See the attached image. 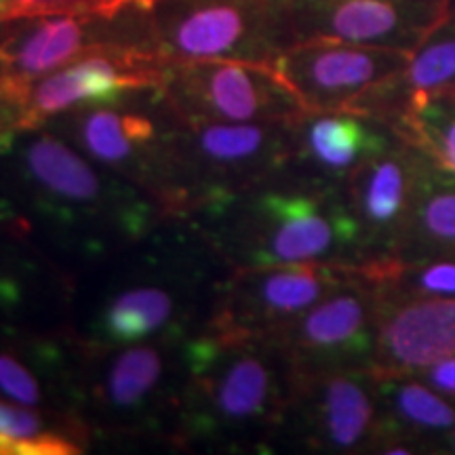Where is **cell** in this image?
Segmentation results:
<instances>
[{
  "instance_id": "f1b7e54d",
  "label": "cell",
  "mask_w": 455,
  "mask_h": 455,
  "mask_svg": "<svg viewBox=\"0 0 455 455\" xmlns=\"http://www.w3.org/2000/svg\"><path fill=\"white\" fill-rule=\"evenodd\" d=\"M4 30H7V21H0V41H3Z\"/></svg>"
},
{
  "instance_id": "d6986e66",
  "label": "cell",
  "mask_w": 455,
  "mask_h": 455,
  "mask_svg": "<svg viewBox=\"0 0 455 455\" xmlns=\"http://www.w3.org/2000/svg\"><path fill=\"white\" fill-rule=\"evenodd\" d=\"M455 89V7L449 15L411 51L409 64L396 76L367 91L352 112L367 114L390 124L403 106L415 95L439 93Z\"/></svg>"
},
{
  "instance_id": "484cf974",
  "label": "cell",
  "mask_w": 455,
  "mask_h": 455,
  "mask_svg": "<svg viewBox=\"0 0 455 455\" xmlns=\"http://www.w3.org/2000/svg\"><path fill=\"white\" fill-rule=\"evenodd\" d=\"M15 0H0V21H9L13 13Z\"/></svg>"
},
{
  "instance_id": "cb8c5ba5",
  "label": "cell",
  "mask_w": 455,
  "mask_h": 455,
  "mask_svg": "<svg viewBox=\"0 0 455 455\" xmlns=\"http://www.w3.org/2000/svg\"><path fill=\"white\" fill-rule=\"evenodd\" d=\"M0 395L28 407H41L49 398L41 375L13 352H0Z\"/></svg>"
},
{
  "instance_id": "e0dca14e",
  "label": "cell",
  "mask_w": 455,
  "mask_h": 455,
  "mask_svg": "<svg viewBox=\"0 0 455 455\" xmlns=\"http://www.w3.org/2000/svg\"><path fill=\"white\" fill-rule=\"evenodd\" d=\"M293 163L308 178L341 186L371 158L384 155L401 138L384 121L352 110L304 112L293 123Z\"/></svg>"
},
{
  "instance_id": "ac0fdd59",
  "label": "cell",
  "mask_w": 455,
  "mask_h": 455,
  "mask_svg": "<svg viewBox=\"0 0 455 455\" xmlns=\"http://www.w3.org/2000/svg\"><path fill=\"white\" fill-rule=\"evenodd\" d=\"M378 403L382 435L378 453L449 451L455 430V403L418 375L378 378Z\"/></svg>"
},
{
  "instance_id": "5bb4252c",
  "label": "cell",
  "mask_w": 455,
  "mask_h": 455,
  "mask_svg": "<svg viewBox=\"0 0 455 455\" xmlns=\"http://www.w3.org/2000/svg\"><path fill=\"white\" fill-rule=\"evenodd\" d=\"M426 156L407 141L361 164L341 184L361 232L365 261L390 258L418 190Z\"/></svg>"
},
{
  "instance_id": "7a4b0ae2",
  "label": "cell",
  "mask_w": 455,
  "mask_h": 455,
  "mask_svg": "<svg viewBox=\"0 0 455 455\" xmlns=\"http://www.w3.org/2000/svg\"><path fill=\"white\" fill-rule=\"evenodd\" d=\"M178 413L201 439L258 435L284 424L298 373L272 335L212 329L181 344Z\"/></svg>"
},
{
  "instance_id": "603a6c76",
  "label": "cell",
  "mask_w": 455,
  "mask_h": 455,
  "mask_svg": "<svg viewBox=\"0 0 455 455\" xmlns=\"http://www.w3.org/2000/svg\"><path fill=\"white\" fill-rule=\"evenodd\" d=\"M390 127L436 169L455 178V89L415 95Z\"/></svg>"
},
{
  "instance_id": "ba28073f",
  "label": "cell",
  "mask_w": 455,
  "mask_h": 455,
  "mask_svg": "<svg viewBox=\"0 0 455 455\" xmlns=\"http://www.w3.org/2000/svg\"><path fill=\"white\" fill-rule=\"evenodd\" d=\"M361 264H283L236 268L213 329L270 335L358 276Z\"/></svg>"
},
{
  "instance_id": "52a82bcc",
  "label": "cell",
  "mask_w": 455,
  "mask_h": 455,
  "mask_svg": "<svg viewBox=\"0 0 455 455\" xmlns=\"http://www.w3.org/2000/svg\"><path fill=\"white\" fill-rule=\"evenodd\" d=\"M378 310L379 291L361 266L356 278L270 335L291 358L298 375L371 369Z\"/></svg>"
},
{
  "instance_id": "f546056e",
  "label": "cell",
  "mask_w": 455,
  "mask_h": 455,
  "mask_svg": "<svg viewBox=\"0 0 455 455\" xmlns=\"http://www.w3.org/2000/svg\"><path fill=\"white\" fill-rule=\"evenodd\" d=\"M449 7H455V0H449Z\"/></svg>"
},
{
  "instance_id": "44dd1931",
  "label": "cell",
  "mask_w": 455,
  "mask_h": 455,
  "mask_svg": "<svg viewBox=\"0 0 455 455\" xmlns=\"http://www.w3.org/2000/svg\"><path fill=\"white\" fill-rule=\"evenodd\" d=\"M180 335V298L156 283L131 284L108 299L95 321V350Z\"/></svg>"
},
{
  "instance_id": "2e32d148",
  "label": "cell",
  "mask_w": 455,
  "mask_h": 455,
  "mask_svg": "<svg viewBox=\"0 0 455 455\" xmlns=\"http://www.w3.org/2000/svg\"><path fill=\"white\" fill-rule=\"evenodd\" d=\"M455 355V298L379 293L378 344L369 371L411 375Z\"/></svg>"
},
{
  "instance_id": "277c9868",
  "label": "cell",
  "mask_w": 455,
  "mask_h": 455,
  "mask_svg": "<svg viewBox=\"0 0 455 455\" xmlns=\"http://www.w3.org/2000/svg\"><path fill=\"white\" fill-rule=\"evenodd\" d=\"M295 43L283 0H152L148 51L163 61L272 64Z\"/></svg>"
},
{
  "instance_id": "ffe728a7",
  "label": "cell",
  "mask_w": 455,
  "mask_h": 455,
  "mask_svg": "<svg viewBox=\"0 0 455 455\" xmlns=\"http://www.w3.org/2000/svg\"><path fill=\"white\" fill-rule=\"evenodd\" d=\"M180 335H164L141 344L112 348L100 379H95V405L114 418H144L152 403L163 401L167 375V346Z\"/></svg>"
},
{
  "instance_id": "9c48e42d",
  "label": "cell",
  "mask_w": 455,
  "mask_h": 455,
  "mask_svg": "<svg viewBox=\"0 0 455 455\" xmlns=\"http://www.w3.org/2000/svg\"><path fill=\"white\" fill-rule=\"evenodd\" d=\"M409 57L401 49L310 38L284 49L272 68L306 112L350 110L367 91L405 70Z\"/></svg>"
},
{
  "instance_id": "30bf717a",
  "label": "cell",
  "mask_w": 455,
  "mask_h": 455,
  "mask_svg": "<svg viewBox=\"0 0 455 455\" xmlns=\"http://www.w3.org/2000/svg\"><path fill=\"white\" fill-rule=\"evenodd\" d=\"M164 61L140 49H95L24 87L20 129L91 106H116L144 89H158Z\"/></svg>"
},
{
  "instance_id": "4fadbf2b",
  "label": "cell",
  "mask_w": 455,
  "mask_h": 455,
  "mask_svg": "<svg viewBox=\"0 0 455 455\" xmlns=\"http://www.w3.org/2000/svg\"><path fill=\"white\" fill-rule=\"evenodd\" d=\"M295 43L329 38L411 53L449 15V0H283Z\"/></svg>"
},
{
  "instance_id": "8992f818",
  "label": "cell",
  "mask_w": 455,
  "mask_h": 455,
  "mask_svg": "<svg viewBox=\"0 0 455 455\" xmlns=\"http://www.w3.org/2000/svg\"><path fill=\"white\" fill-rule=\"evenodd\" d=\"M181 123H293L306 112L272 64L164 61L158 84Z\"/></svg>"
},
{
  "instance_id": "5b68a950",
  "label": "cell",
  "mask_w": 455,
  "mask_h": 455,
  "mask_svg": "<svg viewBox=\"0 0 455 455\" xmlns=\"http://www.w3.org/2000/svg\"><path fill=\"white\" fill-rule=\"evenodd\" d=\"M20 171L43 212L68 228H112L129 238L146 230L152 207L123 181L108 180L55 133H36L21 146Z\"/></svg>"
},
{
  "instance_id": "8fae6325",
  "label": "cell",
  "mask_w": 455,
  "mask_h": 455,
  "mask_svg": "<svg viewBox=\"0 0 455 455\" xmlns=\"http://www.w3.org/2000/svg\"><path fill=\"white\" fill-rule=\"evenodd\" d=\"M135 9L141 7L116 15L41 13L9 20L0 41V78L28 84L95 49L148 51L144 38L123 30Z\"/></svg>"
},
{
  "instance_id": "7402d4cb",
  "label": "cell",
  "mask_w": 455,
  "mask_h": 455,
  "mask_svg": "<svg viewBox=\"0 0 455 455\" xmlns=\"http://www.w3.org/2000/svg\"><path fill=\"white\" fill-rule=\"evenodd\" d=\"M451 255H455V178L426 158L411 212L390 258L411 261Z\"/></svg>"
},
{
  "instance_id": "4316f807",
  "label": "cell",
  "mask_w": 455,
  "mask_h": 455,
  "mask_svg": "<svg viewBox=\"0 0 455 455\" xmlns=\"http://www.w3.org/2000/svg\"><path fill=\"white\" fill-rule=\"evenodd\" d=\"M129 4H133V7H141V9H148L152 4V0H127Z\"/></svg>"
},
{
  "instance_id": "d4e9b609",
  "label": "cell",
  "mask_w": 455,
  "mask_h": 455,
  "mask_svg": "<svg viewBox=\"0 0 455 455\" xmlns=\"http://www.w3.org/2000/svg\"><path fill=\"white\" fill-rule=\"evenodd\" d=\"M21 124V95L15 84L0 78V133H9L11 127Z\"/></svg>"
},
{
  "instance_id": "3957f363",
  "label": "cell",
  "mask_w": 455,
  "mask_h": 455,
  "mask_svg": "<svg viewBox=\"0 0 455 455\" xmlns=\"http://www.w3.org/2000/svg\"><path fill=\"white\" fill-rule=\"evenodd\" d=\"M293 123H181L164 135V209H207L281 175Z\"/></svg>"
},
{
  "instance_id": "83f0119b",
  "label": "cell",
  "mask_w": 455,
  "mask_h": 455,
  "mask_svg": "<svg viewBox=\"0 0 455 455\" xmlns=\"http://www.w3.org/2000/svg\"><path fill=\"white\" fill-rule=\"evenodd\" d=\"M449 453H455V430L451 435V443H449Z\"/></svg>"
},
{
  "instance_id": "6da1fadb",
  "label": "cell",
  "mask_w": 455,
  "mask_h": 455,
  "mask_svg": "<svg viewBox=\"0 0 455 455\" xmlns=\"http://www.w3.org/2000/svg\"><path fill=\"white\" fill-rule=\"evenodd\" d=\"M278 178L203 209L221 220L218 244L236 268L365 261L344 188L315 178Z\"/></svg>"
},
{
  "instance_id": "9a60e30c",
  "label": "cell",
  "mask_w": 455,
  "mask_h": 455,
  "mask_svg": "<svg viewBox=\"0 0 455 455\" xmlns=\"http://www.w3.org/2000/svg\"><path fill=\"white\" fill-rule=\"evenodd\" d=\"M66 135L84 156L123 178L141 181L152 195L164 190V135L140 112L91 106L66 112Z\"/></svg>"
},
{
  "instance_id": "7c38bea8",
  "label": "cell",
  "mask_w": 455,
  "mask_h": 455,
  "mask_svg": "<svg viewBox=\"0 0 455 455\" xmlns=\"http://www.w3.org/2000/svg\"><path fill=\"white\" fill-rule=\"evenodd\" d=\"M287 418L315 451H375L382 435L378 379L369 369L298 375Z\"/></svg>"
}]
</instances>
